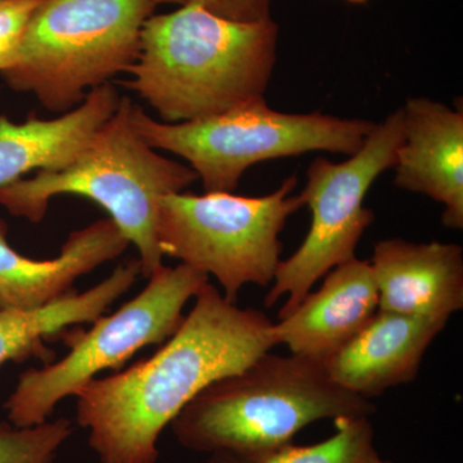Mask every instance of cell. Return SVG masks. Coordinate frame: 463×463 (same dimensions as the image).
I'll use <instances>...</instances> for the list:
<instances>
[{"instance_id": "18", "label": "cell", "mask_w": 463, "mask_h": 463, "mask_svg": "<svg viewBox=\"0 0 463 463\" xmlns=\"http://www.w3.org/2000/svg\"><path fill=\"white\" fill-rule=\"evenodd\" d=\"M71 434L72 422L67 419L30 428L0 421V463H53Z\"/></svg>"}, {"instance_id": "3", "label": "cell", "mask_w": 463, "mask_h": 463, "mask_svg": "<svg viewBox=\"0 0 463 463\" xmlns=\"http://www.w3.org/2000/svg\"><path fill=\"white\" fill-rule=\"evenodd\" d=\"M373 412L368 399L332 381L321 362L268 352L203 389L170 426L188 449L254 457L288 446L319 420Z\"/></svg>"}, {"instance_id": "23", "label": "cell", "mask_w": 463, "mask_h": 463, "mask_svg": "<svg viewBox=\"0 0 463 463\" xmlns=\"http://www.w3.org/2000/svg\"><path fill=\"white\" fill-rule=\"evenodd\" d=\"M350 3H365L367 0H347Z\"/></svg>"}, {"instance_id": "1", "label": "cell", "mask_w": 463, "mask_h": 463, "mask_svg": "<svg viewBox=\"0 0 463 463\" xmlns=\"http://www.w3.org/2000/svg\"><path fill=\"white\" fill-rule=\"evenodd\" d=\"M178 330L147 359L97 377L76 398V421L102 463H156L161 432L192 399L277 346L273 322L207 282Z\"/></svg>"}, {"instance_id": "12", "label": "cell", "mask_w": 463, "mask_h": 463, "mask_svg": "<svg viewBox=\"0 0 463 463\" xmlns=\"http://www.w3.org/2000/svg\"><path fill=\"white\" fill-rule=\"evenodd\" d=\"M370 263L379 310L448 322L463 307V249L456 243L383 240Z\"/></svg>"}, {"instance_id": "4", "label": "cell", "mask_w": 463, "mask_h": 463, "mask_svg": "<svg viewBox=\"0 0 463 463\" xmlns=\"http://www.w3.org/2000/svg\"><path fill=\"white\" fill-rule=\"evenodd\" d=\"M133 105L129 97H121L114 115L62 170L38 172L0 188V205L36 224L45 218L54 197L93 201L138 250L142 276L148 279L164 264L156 233L160 201L184 191L199 176L142 138L133 125Z\"/></svg>"}, {"instance_id": "2", "label": "cell", "mask_w": 463, "mask_h": 463, "mask_svg": "<svg viewBox=\"0 0 463 463\" xmlns=\"http://www.w3.org/2000/svg\"><path fill=\"white\" fill-rule=\"evenodd\" d=\"M272 18L237 23L187 5L152 14L123 81L167 124L221 115L264 99L276 63Z\"/></svg>"}, {"instance_id": "16", "label": "cell", "mask_w": 463, "mask_h": 463, "mask_svg": "<svg viewBox=\"0 0 463 463\" xmlns=\"http://www.w3.org/2000/svg\"><path fill=\"white\" fill-rule=\"evenodd\" d=\"M141 274V261L130 259L87 291L74 292L36 309L0 312V367L30 358L51 364L54 353L45 345L47 341L61 339L69 328L97 321Z\"/></svg>"}, {"instance_id": "15", "label": "cell", "mask_w": 463, "mask_h": 463, "mask_svg": "<svg viewBox=\"0 0 463 463\" xmlns=\"http://www.w3.org/2000/svg\"><path fill=\"white\" fill-rule=\"evenodd\" d=\"M120 99L109 83L94 88L78 108L54 118L32 114L16 124L0 115V188L33 170L57 172L71 164L114 115Z\"/></svg>"}, {"instance_id": "7", "label": "cell", "mask_w": 463, "mask_h": 463, "mask_svg": "<svg viewBox=\"0 0 463 463\" xmlns=\"http://www.w3.org/2000/svg\"><path fill=\"white\" fill-rule=\"evenodd\" d=\"M207 282L209 276L190 265L163 264L112 315L100 316L88 331L69 328L61 337L70 349L62 359L18 377L5 403L8 421L17 428L41 425L63 399L75 397L103 371H120L143 347L165 343L184 319L185 304Z\"/></svg>"}, {"instance_id": "19", "label": "cell", "mask_w": 463, "mask_h": 463, "mask_svg": "<svg viewBox=\"0 0 463 463\" xmlns=\"http://www.w3.org/2000/svg\"><path fill=\"white\" fill-rule=\"evenodd\" d=\"M42 0H0V74L16 61L27 25Z\"/></svg>"}, {"instance_id": "21", "label": "cell", "mask_w": 463, "mask_h": 463, "mask_svg": "<svg viewBox=\"0 0 463 463\" xmlns=\"http://www.w3.org/2000/svg\"><path fill=\"white\" fill-rule=\"evenodd\" d=\"M210 463H239L237 462L236 457L231 455V453H213Z\"/></svg>"}, {"instance_id": "10", "label": "cell", "mask_w": 463, "mask_h": 463, "mask_svg": "<svg viewBox=\"0 0 463 463\" xmlns=\"http://www.w3.org/2000/svg\"><path fill=\"white\" fill-rule=\"evenodd\" d=\"M403 112V141L394 184L444 206L447 228H463V112L429 99H411Z\"/></svg>"}, {"instance_id": "14", "label": "cell", "mask_w": 463, "mask_h": 463, "mask_svg": "<svg viewBox=\"0 0 463 463\" xmlns=\"http://www.w3.org/2000/svg\"><path fill=\"white\" fill-rule=\"evenodd\" d=\"M447 321L377 310L349 343L323 362L332 381L364 399L412 383Z\"/></svg>"}, {"instance_id": "11", "label": "cell", "mask_w": 463, "mask_h": 463, "mask_svg": "<svg viewBox=\"0 0 463 463\" xmlns=\"http://www.w3.org/2000/svg\"><path fill=\"white\" fill-rule=\"evenodd\" d=\"M379 291L368 260L353 258L326 274L317 291L273 323L277 345L323 364L373 319Z\"/></svg>"}, {"instance_id": "13", "label": "cell", "mask_w": 463, "mask_h": 463, "mask_svg": "<svg viewBox=\"0 0 463 463\" xmlns=\"http://www.w3.org/2000/svg\"><path fill=\"white\" fill-rule=\"evenodd\" d=\"M8 224L0 218V312L36 309L76 292L75 282L115 260L130 242L112 219L71 232L58 257L38 260L8 243Z\"/></svg>"}, {"instance_id": "17", "label": "cell", "mask_w": 463, "mask_h": 463, "mask_svg": "<svg viewBox=\"0 0 463 463\" xmlns=\"http://www.w3.org/2000/svg\"><path fill=\"white\" fill-rule=\"evenodd\" d=\"M336 432L313 446L289 443L263 455L234 456L239 463H365L373 452V429L368 417H340Z\"/></svg>"}, {"instance_id": "22", "label": "cell", "mask_w": 463, "mask_h": 463, "mask_svg": "<svg viewBox=\"0 0 463 463\" xmlns=\"http://www.w3.org/2000/svg\"><path fill=\"white\" fill-rule=\"evenodd\" d=\"M365 463H392L389 461H385V459L381 458L379 455H377L376 449L368 456L367 461Z\"/></svg>"}, {"instance_id": "20", "label": "cell", "mask_w": 463, "mask_h": 463, "mask_svg": "<svg viewBox=\"0 0 463 463\" xmlns=\"http://www.w3.org/2000/svg\"><path fill=\"white\" fill-rule=\"evenodd\" d=\"M155 5H176L179 7L194 5L215 16L237 23H259L269 20L272 0H151Z\"/></svg>"}, {"instance_id": "8", "label": "cell", "mask_w": 463, "mask_h": 463, "mask_svg": "<svg viewBox=\"0 0 463 463\" xmlns=\"http://www.w3.org/2000/svg\"><path fill=\"white\" fill-rule=\"evenodd\" d=\"M297 185L298 176L291 175L267 196L167 194L158 206V248L164 257L214 277L224 298L236 303L243 286L273 282L281 263L279 233L304 206L300 194H294Z\"/></svg>"}, {"instance_id": "9", "label": "cell", "mask_w": 463, "mask_h": 463, "mask_svg": "<svg viewBox=\"0 0 463 463\" xmlns=\"http://www.w3.org/2000/svg\"><path fill=\"white\" fill-rule=\"evenodd\" d=\"M402 141L403 112L399 109L376 123L347 160L317 157L307 167L300 196L312 213V224L297 252L279 263L264 298L269 307L288 297L279 318L291 312L331 269L355 258L359 241L374 221L373 210L364 206L365 196L381 174L394 166Z\"/></svg>"}, {"instance_id": "5", "label": "cell", "mask_w": 463, "mask_h": 463, "mask_svg": "<svg viewBox=\"0 0 463 463\" xmlns=\"http://www.w3.org/2000/svg\"><path fill=\"white\" fill-rule=\"evenodd\" d=\"M155 8L151 0H42L16 61L0 75L12 90L66 114L94 88L129 72Z\"/></svg>"}, {"instance_id": "6", "label": "cell", "mask_w": 463, "mask_h": 463, "mask_svg": "<svg viewBox=\"0 0 463 463\" xmlns=\"http://www.w3.org/2000/svg\"><path fill=\"white\" fill-rule=\"evenodd\" d=\"M132 121L152 148L184 158L205 192L234 191L250 166L272 158L315 151L352 156L376 127L321 112L286 114L268 108L265 99L178 124L158 121L134 103Z\"/></svg>"}]
</instances>
